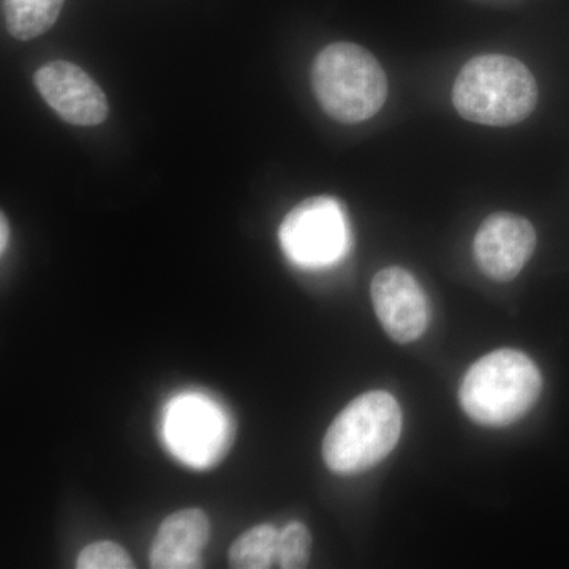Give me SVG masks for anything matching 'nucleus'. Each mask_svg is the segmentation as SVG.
<instances>
[{"mask_svg":"<svg viewBox=\"0 0 569 569\" xmlns=\"http://www.w3.org/2000/svg\"><path fill=\"white\" fill-rule=\"evenodd\" d=\"M538 96L529 67L507 54L470 59L452 86V104L460 118L489 127L526 121L537 108Z\"/></svg>","mask_w":569,"mask_h":569,"instance_id":"obj_1","label":"nucleus"},{"mask_svg":"<svg viewBox=\"0 0 569 569\" xmlns=\"http://www.w3.org/2000/svg\"><path fill=\"white\" fill-rule=\"evenodd\" d=\"M541 391V372L529 356L501 348L468 369L459 400L467 417L478 425L503 427L526 417Z\"/></svg>","mask_w":569,"mask_h":569,"instance_id":"obj_2","label":"nucleus"},{"mask_svg":"<svg viewBox=\"0 0 569 569\" xmlns=\"http://www.w3.org/2000/svg\"><path fill=\"white\" fill-rule=\"evenodd\" d=\"M312 88L329 118L369 121L388 99V78L372 52L350 41L329 44L312 66Z\"/></svg>","mask_w":569,"mask_h":569,"instance_id":"obj_3","label":"nucleus"},{"mask_svg":"<svg viewBox=\"0 0 569 569\" xmlns=\"http://www.w3.org/2000/svg\"><path fill=\"white\" fill-rule=\"evenodd\" d=\"M402 410L387 391L356 397L329 426L323 459L329 470L355 475L391 455L402 433Z\"/></svg>","mask_w":569,"mask_h":569,"instance_id":"obj_4","label":"nucleus"},{"mask_svg":"<svg viewBox=\"0 0 569 569\" xmlns=\"http://www.w3.org/2000/svg\"><path fill=\"white\" fill-rule=\"evenodd\" d=\"M162 436L176 459L193 468H209L230 448L233 425L209 397L182 395L164 408Z\"/></svg>","mask_w":569,"mask_h":569,"instance_id":"obj_5","label":"nucleus"},{"mask_svg":"<svg viewBox=\"0 0 569 569\" xmlns=\"http://www.w3.org/2000/svg\"><path fill=\"white\" fill-rule=\"evenodd\" d=\"M279 238L284 254L307 269L336 264L350 250L346 211L331 197L307 198L295 206L280 224Z\"/></svg>","mask_w":569,"mask_h":569,"instance_id":"obj_6","label":"nucleus"},{"mask_svg":"<svg viewBox=\"0 0 569 569\" xmlns=\"http://www.w3.org/2000/svg\"><path fill=\"white\" fill-rule=\"evenodd\" d=\"M370 296L378 320L395 342H415L429 328V299L417 277L407 269H381L370 284Z\"/></svg>","mask_w":569,"mask_h":569,"instance_id":"obj_7","label":"nucleus"},{"mask_svg":"<svg viewBox=\"0 0 569 569\" xmlns=\"http://www.w3.org/2000/svg\"><path fill=\"white\" fill-rule=\"evenodd\" d=\"M537 242V231L526 217L496 212L481 223L475 236V260L489 279L511 282L529 263Z\"/></svg>","mask_w":569,"mask_h":569,"instance_id":"obj_8","label":"nucleus"},{"mask_svg":"<svg viewBox=\"0 0 569 569\" xmlns=\"http://www.w3.org/2000/svg\"><path fill=\"white\" fill-rule=\"evenodd\" d=\"M44 102L71 126L93 127L108 118V99L81 67L66 61L47 63L33 77Z\"/></svg>","mask_w":569,"mask_h":569,"instance_id":"obj_9","label":"nucleus"},{"mask_svg":"<svg viewBox=\"0 0 569 569\" xmlns=\"http://www.w3.org/2000/svg\"><path fill=\"white\" fill-rule=\"evenodd\" d=\"M211 526L204 511L181 509L168 516L153 538L149 561L156 569L203 567L201 553L208 545Z\"/></svg>","mask_w":569,"mask_h":569,"instance_id":"obj_10","label":"nucleus"},{"mask_svg":"<svg viewBox=\"0 0 569 569\" xmlns=\"http://www.w3.org/2000/svg\"><path fill=\"white\" fill-rule=\"evenodd\" d=\"M63 3L66 0H3L7 31L17 40L37 39L54 26Z\"/></svg>","mask_w":569,"mask_h":569,"instance_id":"obj_11","label":"nucleus"},{"mask_svg":"<svg viewBox=\"0 0 569 569\" xmlns=\"http://www.w3.org/2000/svg\"><path fill=\"white\" fill-rule=\"evenodd\" d=\"M279 531L263 523L244 531L228 552L230 567L236 569H268L277 563Z\"/></svg>","mask_w":569,"mask_h":569,"instance_id":"obj_12","label":"nucleus"},{"mask_svg":"<svg viewBox=\"0 0 569 569\" xmlns=\"http://www.w3.org/2000/svg\"><path fill=\"white\" fill-rule=\"evenodd\" d=\"M312 537L305 523L290 522L279 531L277 545V567L302 569L309 567Z\"/></svg>","mask_w":569,"mask_h":569,"instance_id":"obj_13","label":"nucleus"},{"mask_svg":"<svg viewBox=\"0 0 569 569\" xmlns=\"http://www.w3.org/2000/svg\"><path fill=\"white\" fill-rule=\"evenodd\" d=\"M77 568L80 569H130L134 568L127 550L112 541L92 542L81 550Z\"/></svg>","mask_w":569,"mask_h":569,"instance_id":"obj_14","label":"nucleus"},{"mask_svg":"<svg viewBox=\"0 0 569 569\" xmlns=\"http://www.w3.org/2000/svg\"><path fill=\"white\" fill-rule=\"evenodd\" d=\"M7 242H9V224H7L6 216L2 213V219H0V250H2V253L6 252Z\"/></svg>","mask_w":569,"mask_h":569,"instance_id":"obj_15","label":"nucleus"}]
</instances>
